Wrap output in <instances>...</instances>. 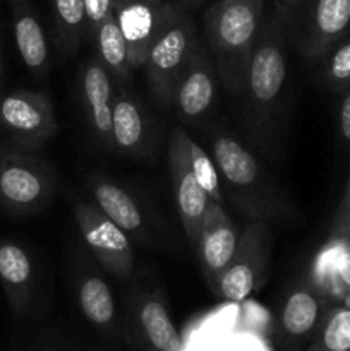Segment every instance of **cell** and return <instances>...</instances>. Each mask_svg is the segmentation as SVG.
I'll return each mask as SVG.
<instances>
[{
	"label": "cell",
	"instance_id": "8",
	"mask_svg": "<svg viewBox=\"0 0 350 351\" xmlns=\"http://www.w3.org/2000/svg\"><path fill=\"white\" fill-rule=\"evenodd\" d=\"M0 130L12 146L40 151L58 132L54 101L45 91L14 89L2 93Z\"/></svg>",
	"mask_w": 350,
	"mask_h": 351
},
{
	"label": "cell",
	"instance_id": "26",
	"mask_svg": "<svg viewBox=\"0 0 350 351\" xmlns=\"http://www.w3.org/2000/svg\"><path fill=\"white\" fill-rule=\"evenodd\" d=\"M307 351H350V307H329Z\"/></svg>",
	"mask_w": 350,
	"mask_h": 351
},
{
	"label": "cell",
	"instance_id": "17",
	"mask_svg": "<svg viewBox=\"0 0 350 351\" xmlns=\"http://www.w3.org/2000/svg\"><path fill=\"white\" fill-rule=\"evenodd\" d=\"M88 187L93 195V204L117 226H120L130 237V240H137L143 245L151 242L146 215L139 201L127 189L100 173L89 175Z\"/></svg>",
	"mask_w": 350,
	"mask_h": 351
},
{
	"label": "cell",
	"instance_id": "20",
	"mask_svg": "<svg viewBox=\"0 0 350 351\" xmlns=\"http://www.w3.org/2000/svg\"><path fill=\"white\" fill-rule=\"evenodd\" d=\"M14 43L24 67L41 79L51 69V48L47 31L30 0H9Z\"/></svg>",
	"mask_w": 350,
	"mask_h": 351
},
{
	"label": "cell",
	"instance_id": "23",
	"mask_svg": "<svg viewBox=\"0 0 350 351\" xmlns=\"http://www.w3.org/2000/svg\"><path fill=\"white\" fill-rule=\"evenodd\" d=\"M62 51L74 55L86 40L84 0H48Z\"/></svg>",
	"mask_w": 350,
	"mask_h": 351
},
{
	"label": "cell",
	"instance_id": "22",
	"mask_svg": "<svg viewBox=\"0 0 350 351\" xmlns=\"http://www.w3.org/2000/svg\"><path fill=\"white\" fill-rule=\"evenodd\" d=\"M91 45L95 47L96 58L105 65L113 81L122 86L129 84L134 69L130 65L126 38H124L122 31L117 24L113 12L98 27L96 34L93 36Z\"/></svg>",
	"mask_w": 350,
	"mask_h": 351
},
{
	"label": "cell",
	"instance_id": "11",
	"mask_svg": "<svg viewBox=\"0 0 350 351\" xmlns=\"http://www.w3.org/2000/svg\"><path fill=\"white\" fill-rule=\"evenodd\" d=\"M220 75L206 47L199 41L174 91L172 108L187 125L202 123L215 110Z\"/></svg>",
	"mask_w": 350,
	"mask_h": 351
},
{
	"label": "cell",
	"instance_id": "10",
	"mask_svg": "<svg viewBox=\"0 0 350 351\" xmlns=\"http://www.w3.org/2000/svg\"><path fill=\"white\" fill-rule=\"evenodd\" d=\"M72 215L93 259L117 280L127 281L134 273V249L130 237L103 215L93 202L75 199Z\"/></svg>",
	"mask_w": 350,
	"mask_h": 351
},
{
	"label": "cell",
	"instance_id": "27",
	"mask_svg": "<svg viewBox=\"0 0 350 351\" xmlns=\"http://www.w3.org/2000/svg\"><path fill=\"white\" fill-rule=\"evenodd\" d=\"M185 151H187L189 167H191L196 180L205 189V192L211 201L223 204L225 202V192H223L222 175H220L218 167H216L209 151L199 146L189 134L185 137Z\"/></svg>",
	"mask_w": 350,
	"mask_h": 351
},
{
	"label": "cell",
	"instance_id": "21",
	"mask_svg": "<svg viewBox=\"0 0 350 351\" xmlns=\"http://www.w3.org/2000/svg\"><path fill=\"white\" fill-rule=\"evenodd\" d=\"M0 285L16 314L30 311L36 285V267L26 247L12 240H0Z\"/></svg>",
	"mask_w": 350,
	"mask_h": 351
},
{
	"label": "cell",
	"instance_id": "24",
	"mask_svg": "<svg viewBox=\"0 0 350 351\" xmlns=\"http://www.w3.org/2000/svg\"><path fill=\"white\" fill-rule=\"evenodd\" d=\"M350 250V243L342 242V240H326L325 245L316 254L314 261L311 264V269L307 271V276L311 278L312 285L331 302L335 304L336 298V281H338L340 267H342L343 259Z\"/></svg>",
	"mask_w": 350,
	"mask_h": 351
},
{
	"label": "cell",
	"instance_id": "30",
	"mask_svg": "<svg viewBox=\"0 0 350 351\" xmlns=\"http://www.w3.org/2000/svg\"><path fill=\"white\" fill-rule=\"evenodd\" d=\"M336 127L338 136L347 147H350V88L338 93L336 101Z\"/></svg>",
	"mask_w": 350,
	"mask_h": 351
},
{
	"label": "cell",
	"instance_id": "9",
	"mask_svg": "<svg viewBox=\"0 0 350 351\" xmlns=\"http://www.w3.org/2000/svg\"><path fill=\"white\" fill-rule=\"evenodd\" d=\"M331 302L312 285L307 273L292 281L277 314L278 345L283 351L309 348L318 335Z\"/></svg>",
	"mask_w": 350,
	"mask_h": 351
},
{
	"label": "cell",
	"instance_id": "18",
	"mask_svg": "<svg viewBox=\"0 0 350 351\" xmlns=\"http://www.w3.org/2000/svg\"><path fill=\"white\" fill-rule=\"evenodd\" d=\"M130 317L141 338L156 351H182V339L163 297L154 288L139 287L130 295Z\"/></svg>",
	"mask_w": 350,
	"mask_h": 351
},
{
	"label": "cell",
	"instance_id": "16",
	"mask_svg": "<svg viewBox=\"0 0 350 351\" xmlns=\"http://www.w3.org/2000/svg\"><path fill=\"white\" fill-rule=\"evenodd\" d=\"M239 232L240 230L237 228L233 219L225 211L223 204L209 199L201 223L198 243L194 247L199 263H201L202 274H205V280L209 288L213 287L223 267L229 264L230 257L237 247Z\"/></svg>",
	"mask_w": 350,
	"mask_h": 351
},
{
	"label": "cell",
	"instance_id": "2",
	"mask_svg": "<svg viewBox=\"0 0 350 351\" xmlns=\"http://www.w3.org/2000/svg\"><path fill=\"white\" fill-rule=\"evenodd\" d=\"M209 154L218 167L230 202L244 221L290 223L301 218L297 204L271 177L250 147L232 132L215 130L209 137Z\"/></svg>",
	"mask_w": 350,
	"mask_h": 351
},
{
	"label": "cell",
	"instance_id": "6",
	"mask_svg": "<svg viewBox=\"0 0 350 351\" xmlns=\"http://www.w3.org/2000/svg\"><path fill=\"white\" fill-rule=\"evenodd\" d=\"M57 192V177L38 151L0 147V206L19 218L43 211Z\"/></svg>",
	"mask_w": 350,
	"mask_h": 351
},
{
	"label": "cell",
	"instance_id": "14",
	"mask_svg": "<svg viewBox=\"0 0 350 351\" xmlns=\"http://www.w3.org/2000/svg\"><path fill=\"white\" fill-rule=\"evenodd\" d=\"M112 144L113 151L132 158H150L154 147L153 120L146 106L122 84L113 93Z\"/></svg>",
	"mask_w": 350,
	"mask_h": 351
},
{
	"label": "cell",
	"instance_id": "7",
	"mask_svg": "<svg viewBox=\"0 0 350 351\" xmlns=\"http://www.w3.org/2000/svg\"><path fill=\"white\" fill-rule=\"evenodd\" d=\"M271 259V225L244 221L237 247L211 290L225 302H244L268 278Z\"/></svg>",
	"mask_w": 350,
	"mask_h": 351
},
{
	"label": "cell",
	"instance_id": "25",
	"mask_svg": "<svg viewBox=\"0 0 350 351\" xmlns=\"http://www.w3.org/2000/svg\"><path fill=\"white\" fill-rule=\"evenodd\" d=\"M316 64L319 82L328 91L338 95L350 88V33L336 41Z\"/></svg>",
	"mask_w": 350,
	"mask_h": 351
},
{
	"label": "cell",
	"instance_id": "1",
	"mask_svg": "<svg viewBox=\"0 0 350 351\" xmlns=\"http://www.w3.org/2000/svg\"><path fill=\"white\" fill-rule=\"evenodd\" d=\"M287 40L273 16L264 17L244 84V123L264 154L277 151L285 117L288 82Z\"/></svg>",
	"mask_w": 350,
	"mask_h": 351
},
{
	"label": "cell",
	"instance_id": "29",
	"mask_svg": "<svg viewBox=\"0 0 350 351\" xmlns=\"http://www.w3.org/2000/svg\"><path fill=\"white\" fill-rule=\"evenodd\" d=\"M113 12V0H84L86 40L91 43L103 21Z\"/></svg>",
	"mask_w": 350,
	"mask_h": 351
},
{
	"label": "cell",
	"instance_id": "4",
	"mask_svg": "<svg viewBox=\"0 0 350 351\" xmlns=\"http://www.w3.org/2000/svg\"><path fill=\"white\" fill-rule=\"evenodd\" d=\"M271 16L287 43L311 64L350 33V0H273Z\"/></svg>",
	"mask_w": 350,
	"mask_h": 351
},
{
	"label": "cell",
	"instance_id": "31",
	"mask_svg": "<svg viewBox=\"0 0 350 351\" xmlns=\"http://www.w3.org/2000/svg\"><path fill=\"white\" fill-rule=\"evenodd\" d=\"M335 304L350 307V250L345 259H343L342 267H340L338 281H336Z\"/></svg>",
	"mask_w": 350,
	"mask_h": 351
},
{
	"label": "cell",
	"instance_id": "13",
	"mask_svg": "<svg viewBox=\"0 0 350 351\" xmlns=\"http://www.w3.org/2000/svg\"><path fill=\"white\" fill-rule=\"evenodd\" d=\"M78 84L79 99L89 132L100 146L113 149L112 108L115 88L112 75L98 58H88L79 67Z\"/></svg>",
	"mask_w": 350,
	"mask_h": 351
},
{
	"label": "cell",
	"instance_id": "12",
	"mask_svg": "<svg viewBox=\"0 0 350 351\" xmlns=\"http://www.w3.org/2000/svg\"><path fill=\"white\" fill-rule=\"evenodd\" d=\"M185 137H187V132L184 129L172 130L170 141H168V168H170L175 206H177L180 225L184 228L189 245L194 249L209 197L205 189L196 180L194 173L189 167Z\"/></svg>",
	"mask_w": 350,
	"mask_h": 351
},
{
	"label": "cell",
	"instance_id": "33",
	"mask_svg": "<svg viewBox=\"0 0 350 351\" xmlns=\"http://www.w3.org/2000/svg\"><path fill=\"white\" fill-rule=\"evenodd\" d=\"M2 57H0V95H2Z\"/></svg>",
	"mask_w": 350,
	"mask_h": 351
},
{
	"label": "cell",
	"instance_id": "19",
	"mask_svg": "<svg viewBox=\"0 0 350 351\" xmlns=\"http://www.w3.org/2000/svg\"><path fill=\"white\" fill-rule=\"evenodd\" d=\"M100 264L88 261L75 264L72 271V287L81 314L86 321L100 329L115 328L117 324V302L110 283L105 278V271H100Z\"/></svg>",
	"mask_w": 350,
	"mask_h": 351
},
{
	"label": "cell",
	"instance_id": "15",
	"mask_svg": "<svg viewBox=\"0 0 350 351\" xmlns=\"http://www.w3.org/2000/svg\"><path fill=\"white\" fill-rule=\"evenodd\" d=\"M170 0H113V16L126 38L130 65L143 69Z\"/></svg>",
	"mask_w": 350,
	"mask_h": 351
},
{
	"label": "cell",
	"instance_id": "28",
	"mask_svg": "<svg viewBox=\"0 0 350 351\" xmlns=\"http://www.w3.org/2000/svg\"><path fill=\"white\" fill-rule=\"evenodd\" d=\"M328 239L342 240V242L350 243V177L349 182H347L345 192H343L338 209H336L335 216H333Z\"/></svg>",
	"mask_w": 350,
	"mask_h": 351
},
{
	"label": "cell",
	"instance_id": "32",
	"mask_svg": "<svg viewBox=\"0 0 350 351\" xmlns=\"http://www.w3.org/2000/svg\"><path fill=\"white\" fill-rule=\"evenodd\" d=\"M172 2L177 3V5L180 7V9L192 10V9H196V7L201 5V3L205 2V0H172Z\"/></svg>",
	"mask_w": 350,
	"mask_h": 351
},
{
	"label": "cell",
	"instance_id": "5",
	"mask_svg": "<svg viewBox=\"0 0 350 351\" xmlns=\"http://www.w3.org/2000/svg\"><path fill=\"white\" fill-rule=\"evenodd\" d=\"M199 41L201 40L189 10L180 9L170 0L163 23L148 50L143 65L148 86L158 105L163 108H172L175 86Z\"/></svg>",
	"mask_w": 350,
	"mask_h": 351
},
{
	"label": "cell",
	"instance_id": "3",
	"mask_svg": "<svg viewBox=\"0 0 350 351\" xmlns=\"http://www.w3.org/2000/svg\"><path fill=\"white\" fill-rule=\"evenodd\" d=\"M263 23L264 0H216L202 14L205 47L230 95H242Z\"/></svg>",
	"mask_w": 350,
	"mask_h": 351
}]
</instances>
